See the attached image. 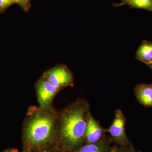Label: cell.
I'll use <instances>...</instances> for the list:
<instances>
[{
	"label": "cell",
	"mask_w": 152,
	"mask_h": 152,
	"mask_svg": "<svg viewBox=\"0 0 152 152\" xmlns=\"http://www.w3.org/2000/svg\"><path fill=\"white\" fill-rule=\"evenodd\" d=\"M151 69L152 70V63H151V64H149L148 65Z\"/></svg>",
	"instance_id": "obj_15"
},
{
	"label": "cell",
	"mask_w": 152,
	"mask_h": 152,
	"mask_svg": "<svg viewBox=\"0 0 152 152\" xmlns=\"http://www.w3.org/2000/svg\"><path fill=\"white\" fill-rule=\"evenodd\" d=\"M13 4H18L25 12H28L31 8V0H12Z\"/></svg>",
	"instance_id": "obj_11"
},
{
	"label": "cell",
	"mask_w": 152,
	"mask_h": 152,
	"mask_svg": "<svg viewBox=\"0 0 152 152\" xmlns=\"http://www.w3.org/2000/svg\"><path fill=\"white\" fill-rule=\"evenodd\" d=\"M126 118L122 111L116 110L113 122L107 132L110 133L112 137L118 144L125 145L129 144V140L126 132Z\"/></svg>",
	"instance_id": "obj_5"
},
{
	"label": "cell",
	"mask_w": 152,
	"mask_h": 152,
	"mask_svg": "<svg viewBox=\"0 0 152 152\" xmlns=\"http://www.w3.org/2000/svg\"><path fill=\"white\" fill-rule=\"evenodd\" d=\"M109 141L102 140L94 144H87L76 152H107Z\"/></svg>",
	"instance_id": "obj_10"
},
{
	"label": "cell",
	"mask_w": 152,
	"mask_h": 152,
	"mask_svg": "<svg viewBox=\"0 0 152 152\" xmlns=\"http://www.w3.org/2000/svg\"><path fill=\"white\" fill-rule=\"evenodd\" d=\"M115 152H137L134 151V150L132 149L129 150H118V151H116Z\"/></svg>",
	"instance_id": "obj_13"
},
{
	"label": "cell",
	"mask_w": 152,
	"mask_h": 152,
	"mask_svg": "<svg viewBox=\"0 0 152 152\" xmlns=\"http://www.w3.org/2000/svg\"><path fill=\"white\" fill-rule=\"evenodd\" d=\"M135 58L147 65L152 63V42L142 41L136 52Z\"/></svg>",
	"instance_id": "obj_8"
},
{
	"label": "cell",
	"mask_w": 152,
	"mask_h": 152,
	"mask_svg": "<svg viewBox=\"0 0 152 152\" xmlns=\"http://www.w3.org/2000/svg\"></svg>",
	"instance_id": "obj_16"
},
{
	"label": "cell",
	"mask_w": 152,
	"mask_h": 152,
	"mask_svg": "<svg viewBox=\"0 0 152 152\" xmlns=\"http://www.w3.org/2000/svg\"><path fill=\"white\" fill-rule=\"evenodd\" d=\"M35 88L39 107L45 109L53 107L54 99L61 90L42 76L36 83Z\"/></svg>",
	"instance_id": "obj_4"
},
{
	"label": "cell",
	"mask_w": 152,
	"mask_h": 152,
	"mask_svg": "<svg viewBox=\"0 0 152 152\" xmlns=\"http://www.w3.org/2000/svg\"><path fill=\"white\" fill-rule=\"evenodd\" d=\"M3 152H14V150L12 149H8L6 150V151H4Z\"/></svg>",
	"instance_id": "obj_14"
},
{
	"label": "cell",
	"mask_w": 152,
	"mask_h": 152,
	"mask_svg": "<svg viewBox=\"0 0 152 152\" xmlns=\"http://www.w3.org/2000/svg\"><path fill=\"white\" fill-rule=\"evenodd\" d=\"M58 112L53 107L43 109L31 106L23 125V139L28 151L39 150L55 140Z\"/></svg>",
	"instance_id": "obj_1"
},
{
	"label": "cell",
	"mask_w": 152,
	"mask_h": 152,
	"mask_svg": "<svg viewBox=\"0 0 152 152\" xmlns=\"http://www.w3.org/2000/svg\"><path fill=\"white\" fill-rule=\"evenodd\" d=\"M13 4L12 0H0V12H4Z\"/></svg>",
	"instance_id": "obj_12"
},
{
	"label": "cell",
	"mask_w": 152,
	"mask_h": 152,
	"mask_svg": "<svg viewBox=\"0 0 152 152\" xmlns=\"http://www.w3.org/2000/svg\"><path fill=\"white\" fill-rule=\"evenodd\" d=\"M88 101L79 98L58 113L56 136L64 148L72 150L86 140V131L90 113Z\"/></svg>",
	"instance_id": "obj_2"
},
{
	"label": "cell",
	"mask_w": 152,
	"mask_h": 152,
	"mask_svg": "<svg viewBox=\"0 0 152 152\" xmlns=\"http://www.w3.org/2000/svg\"><path fill=\"white\" fill-rule=\"evenodd\" d=\"M128 6L131 8L142 9L152 12V0H122L120 3H114L115 7Z\"/></svg>",
	"instance_id": "obj_9"
},
{
	"label": "cell",
	"mask_w": 152,
	"mask_h": 152,
	"mask_svg": "<svg viewBox=\"0 0 152 152\" xmlns=\"http://www.w3.org/2000/svg\"><path fill=\"white\" fill-rule=\"evenodd\" d=\"M106 129L90 113L88 118L86 131V140L88 144H94L102 140Z\"/></svg>",
	"instance_id": "obj_6"
},
{
	"label": "cell",
	"mask_w": 152,
	"mask_h": 152,
	"mask_svg": "<svg viewBox=\"0 0 152 152\" xmlns=\"http://www.w3.org/2000/svg\"><path fill=\"white\" fill-rule=\"evenodd\" d=\"M136 99L145 107H152V83L137 85L134 88Z\"/></svg>",
	"instance_id": "obj_7"
},
{
	"label": "cell",
	"mask_w": 152,
	"mask_h": 152,
	"mask_svg": "<svg viewBox=\"0 0 152 152\" xmlns=\"http://www.w3.org/2000/svg\"><path fill=\"white\" fill-rule=\"evenodd\" d=\"M42 76L61 91L75 86L73 75L65 65H58L51 68L44 72Z\"/></svg>",
	"instance_id": "obj_3"
}]
</instances>
